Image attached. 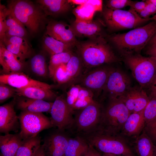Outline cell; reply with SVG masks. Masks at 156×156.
<instances>
[{"label":"cell","mask_w":156,"mask_h":156,"mask_svg":"<svg viewBox=\"0 0 156 156\" xmlns=\"http://www.w3.org/2000/svg\"><path fill=\"white\" fill-rule=\"evenodd\" d=\"M75 47L84 73L101 65L122 60L115 54L103 35L85 41H77Z\"/></svg>","instance_id":"1"},{"label":"cell","mask_w":156,"mask_h":156,"mask_svg":"<svg viewBox=\"0 0 156 156\" xmlns=\"http://www.w3.org/2000/svg\"><path fill=\"white\" fill-rule=\"evenodd\" d=\"M156 33V22L152 21L126 33L114 34L109 39L121 56L139 54Z\"/></svg>","instance_id":"2"},{"label":"cell","mask_w":156,"mask_h":156,"mask_svg":"<svg viewBox=\"0 0 156 156\" xmlns=\"http://www.w3.org/2000/svg\"><path fill=\"white\" fill-rule=\"evenodd\" d=\"M9 13L27 27L32 34L37 33L47 16L37 4L25 0L8 1Z\"/></svg>","instance_id":"3"},{"label":"cell","mask_w":156,"mask_h":156,"mask_svg":"<svg viewBox=\"0 0 156 156\" xmlns=\"http://www.w3.org/2000/svg\"><path fill=\"white\" fill-rule=\"evenodd\" d=\"M82 138L96 150L103 154L135 156L127 140L120 134L97 131Z\"/></svg>","instance_id":"4"},{"label":"cell","mask_w":156,"mask_h":156,"mask_svg":"<svg viewBox=\"0 0 156 156\" xmlns=\"http://www.w3.org/2000/svg\"><path fill=\"white\" fill-rule=\"evenodd\" d=\"M103 105L94 101L82 109L76 110L73 124L70 130L76 136L84 137L99 130Z\"/></svg>","instance_id":"5"},{"label":"cell","mask_w":156,"mask_h":156,"mask_svg":"<svg viewBox=\"0 0 156 156\" xmlns=\"http://www.w3.org/2000/svg\"><path fill=\"white\" fill-rule=\"evenodd\" d=\"M107 101L106 105H103L100 125L98 131L113 134H120L131 114L119 99Z\"/></svg>","instance_id":"6"},{"label":"cell","mask_w":156,"mask_h":156,"mask_svg":"<svg viewBox=\"0 0 156 156\" xmlns=\"http://www.w3.org/2000/svg\"><path fill=\"white\" fill-rule=\"evenodd\" d=\"M122 57V61L139 85L145 90L156 74V58L145 57L139 54Z\"/></svg>","instance_id":"7"},{"label":"cell","mask_w":156,"mask_h":156,"mask_svg":"<svg viewBox=\"0 0 156 156\" xmlns=\"http://www.w3.org/2000/svg\"><path fill=\"white\" fill-rule=\"evenodd\" d=\"M102 14L106 25L112 30L134 29L149 21L141 18L133 9L113 10L105 7Z\"/></svg>","instance_id":"8"},{"label":"cell","mask_w":156,"mask_h":156,"mask_svg":"<svg viewBox=\"0 0 156 156\" xmlns=\"http://www.w3.org/2000/svg\"><path fill=\"white\" fill-rule=\"evenodd\" d=\"M131 77L124 71L115 68L109 75L98 101L118 98L132 87Z\"/></svg>","instance_id":"9"},{"label":"cell","mask_w":156,"mask_h":156,"mask_svg":"<svg viewBox=\"0 0 156 156\" xmlns=\"http://www.w3.org/2000/svg\"><path fill=\"white\" fill-rule=\"evenodd\" d=\"M18 118L22 140L35 137L43 130L53 127L51 119L42 113L21 111Z\"/></svg>","instance_id":"10"},{"label":"cell","mask_w":156,"mask_h":156,"mask_svg":"<svg viewBox=\"0 0 156 156\" xmlns=\"http://www.w3.org/2000/svg\"><path fill=\"white\" fill-rule=\"evenodd\" d=\"M115 67L103 65L85 72L77 84L86 88L93 93L94 99L98 101L108 77Z\"/></svg>","instance_id":"11"},{"label":"cell","mask_w":156,"mask_h":156,"mask_svg":"<svg viewBox=\"0 0 156 156\" xmlns=\"http://www.w3.org/2000/svg\"><path fill=\"white\" fill-rule=\"evenodd\" d=\"M74 113L64 96H57L53 103L50 112V119L53 127H57L58 130L61 131L70 130L74 122Z\"/></svg>","instance_id":"12"},{"label":"cell","mask_w":156,"mask_h":156,"mask_svg":"<svg viewBox=\"0 0 156 156\" xmlns=\"http://www.w3.org/2000/svg\"><path fill=\"white\" fill-rule=\"evenodd\" d=\"M118 98L125 104L130 114L144 109L150 100L145 91L139 85L131 87Z\"/></svg>","instance_id":"13"},{"label":"cell","mask_w":156,"mask_h":156,"mask_svg":"<svg viewBox=\"0 0 156 156\" xmlns=\"http://www.w3.org/2000/svg\"><path fill=\"white\" fill-rule=\"evenodd\" d=\"M69 138L58 130L46 137L42 144L47 156H65Z\"/></svg>","instance_id":"14"},{"label":"cell","mask_w":156,"mask_h":156,"mask_svg":"<svg viewBox=\"0 0 156 156\" xmlns=\"http://www.w3.org/2000/svg\"><path fill=\"white\" fill-rule=\"evenodd\" d=\"M15 96L9 103L0 106V132L5 134L12 131L17 132L20 127L18 116L14 109Z\"/></svg>","instance_id":"15"},{"label":"cell","mask_w":156,"mask_h":156,"mask_svg":"<svg viewBox=\"0 0 156 156\" xmlns=\"http://www.w3.org/2000/svg\"><path fill=\"white\" fill-rule=\"evenodd\" d=\"M0 83L8 85L16 89H21L30 86H39L52 89L55 86L32 79L23 72L0 76Z\"/></svg>","instance_id":"16"},{"label":"cell","mask_w":156,"mask_h":156,"mask_svg":"<svg viewBox=\"0 0 156 156\" xmlns=\"http://www.w3.org/2000/svg\"><path fill=\"white\" fill-rule=\"evenodd\" d=\"M45 34L57 40L75 46L78 41L70 25L62 22L50 21L46 27Z\"/></svg>","instance_id":"17"},{"label":"cell","mask_w":156,"mask_h":156,"mask_svg":"<svg viewBox=\"0 0 156 156\" xmlns=\"http://www.w3.org/2000/svg\"><path fill=\"white\" fill-rule=\"evenodd\" d=\"M0 42L23 63H25V60L31 56V47L24 38L16 36L5 37Z\"/></svg>","instance_id":"18"},{"label":"cell","mask_w":156,"mask_h":156,"mask_svg":"<svg viewBox=\"0 0 156 156\" xmlns=\"http://www.w3.org/2000/svg\"><path fill=\"white\" fill-rule=\"evenodd\" d=\"M85 72L81 60L77 53H74L67 64L64 85L62 87L66 90L72 86L77 84Z\"/></svg>","instance_id":"19"},{"label":"cell","mask_w":156,"mask_h":156,"mask_svg":"<svg viewBox=\"0 0 156 156\" xmlns=\"http://www.w3.org/2000/svg\"><path fill=\"white\" fill-rule=\"evenodd\" d=\"M144 109L129 115L120 135L127 139L128 138L135 139L141 134L144 129L145 124L144 115Z\"/></svg>","instance_id":"20"},{"label":"cell","mask_w":156,"mask_h":156,"mask_svg":"<svg viewBox=\"0 0 156 156\" xmlns=\"http://www.w3.org/2000/svg\"><path fill=\"white\" fill-rule=\"evenodd\" d=\"M103 24L99 20L87 22L75 20L70 25L76 36L91 39L103 35Z\"/></svg>","instance_id":"21"},{"label":"cell","mask_w":156,"mask_h":156,"mask_svg":"<svg viewBox=\"0 0 156 156\" xmlns=\"http://www.w3.org/2000/svg\"><path fill=\"white\" fill-rule=\"evenodd\" d=\"M0 64L1 74L23 72L25 63L21 61L13 53L7 50L0 42Z\"/></svg>","instance_id":"22"},{"label":"cell","mask_w":156,"mask_h":156,"mask_svg":"<svg viewBox=\"0 0 156 156\" xmlns=\"http://www.w3.org/2000/svg\"><path fill=\"white\" fill-rule=\"evenodd\" d=\"M16 105L22 111L50 112L53 102L16 95Z\"/></svg>","instance_id":"23"},{"label":"cell","mask_w":156,"mask_h":156,"mask_svg":"<svg viewBox=\"0 0 156 156\" xmlns=\"http://www.w3.org/2000/svg\"><path fill=\"white\" fill-rule=\"evenodd\" d=\"M52 89L39 86H30L16 89V95L47 101H54L57 96Z\"/></svg>","instance_id":"24"},{"label":"cell","mask_w":156,"mask_h":156,"mask_svg":"<svg viewBox=\"0 0 156 156\" xmlns=\"http://www.w3.org/2000/svg\"><path fill=\"white\" fill-rule=\"evenodd\" d=\"M37 4L47 16H57L68 12L71 4L67 0H38Z\"/></svg>","instance_id":"25"},{"label":"cell","mask_w":156,"mask_h":156,"mask_svg":"<svg viewBox=\"0 0 156 156\" xmlns=\"http://www.w3.org/2000/svg\"><path fill=\"white\" fill-rule=\"evenodd\" d=\"M22 140L19 133L0 135V156H15Z\"/></svg>","instance_id":"26"},{"label":"cell","mask_w":156,"mask_h":156,"mask_svg":"<svg viewBox=\"0 0 156 156\" xmlns=\"http://www.w3.org/2000/svg\"><path fill=\"white\" fill-rule=\"evenodd\" d=\"M133 143L138 156H156V146L144 130L134 139Z\"/></svg>","instance_id":"27"},{"label":"cell","mask_w":156,"mask_h":156,"mask_svg":"<svg viewBox=\"0 0 156 156\" xmlns=\"http://www.w3.org/2000/svg\"><path fill=\"white\" fill-rule=\"evenodd\" d=\"M89 147L88 142L81 137L69 138L65 156H86Z\"/></svg>","instance_id":"28"},{"label":"cell","mask_w":156,"mask_h":156,"mask_svg":"<svg viewBox=\"0 0 156 156\" xmlns=\"http://www.w3.org/2000/svg\"><path fill=\"white\" fill-rule=\"evenodd\" d=\"M75 46L74 44L62 42L47 35L44 39L43 48L51 55L72 51Z\"/></svg>","instance_id":"29"},{"label":"cell","mask_w":156,"mask_h":156,"mask_svg":"<svg viewBox=\"0 0 156 156\" xmlns=\"http://www.w3.org/2000/svg\"><path fill=\"white\" fill-rule=\"evenodd\" d=\"M26 35L25 26L8 12L6 22L5 37L16 36L24 38Z\"/></svg>","instance_id":"30"},{"label":"cell","mask_w":156,"mask_h":156,"mask_svg":"<svg viewBox=\"0 0 156 156\" xmlns=\"http://www.w3.org/2000/svg\"><path fill=\"white\" fill-rule=\"evenodd\" d=\"M30 66L31 71L36 75L43 78L49 76L48 66L44 54L40 53L33 56L30 60Z\"/></svg>","instance_id":"31"},{"label":"cell","mask_w":156,"mask_h":156,"mask_svg":"<svg viewBox=\"0 0 156 156\" xmlns=\"http://www.w3.org/2000/svg\"><path fill=\"white\" fill-rule=\"evenodd\" d=\"M41 138L39 135L23 140L15 156H33L41 145Z\"/></svg>","instance_id":"32"},{"label":"cell","mask_w":156,"mask_h":156,"mask_svg":"<svg viewBox=\"0 0 156 156\" xmlns=\"http://www.w3.org/2000/svg\"><path fill=\"white\" fill-rule=\"evenodd\" d=\"M74 53L70 51L51 55L48 66L49 76L52 78L57 68L62 64H66Z\"/></svg>","instance_id":"33"},{"label":"cell","mask_w":156,"mask_h":156,"mask_svg":"<svg viewBox=\"0 0 156 156\" xmlns=\"http://www.w3.org/2000/svg\"><path fill=\"white\" fill-rule=\"evenodd\" d=\"M88 2L85 4L78 5L73 10V13L75 16V20L87 22L92 21L94 14L96 11Z\"/></svg>","instance_id":"34"},{"label":"cell","mask_w":156,"mask_h":156,"mask_svg":"<svg viewBox=\"0 0 156 156\" xmlns=\"http://www.w3.org/2000/svg\"><path fill=\"white\" fill-rule=\"evenodd\" d=\"M94 101L93 92L88 89L81 86L77 100L72 109L74 111L82 109Z\"/></svg>","instance_id":"35"},{"label":"cell","mask_w":156,"mask_h":156,"mask_svg":"<svg viewBox=\"0 0 156 156\" xmlns=\"http://www.w3.org/2000/svg\"><path fill=\"white\" fill-rule=\"evenodd\" d=\"M144 115L145 125L156 118V96L150 100L144 109Z\"/></svg>","instance_id":"36"},{"label":"cell","mask_w":156,"mask_h":156,"mask_svg":"<svg viewBox=\"0 0 156 156\" xmlns=\"http://www.w3.org/2000/svg\"><path fill=\"white\" fill-rule=\"evenodd\" d=\"M16 88L6 84L0 83V103H2L16 96Z\"/></svg>","instance_id":"37"},{"label":"cell","mask_w":156,"mask_h":156,"mask_svg":"<svg viewBox=\"0 0 156 156\" xmlns=\"http://www.w3.org/2000/svg\"><path fill=\"white\" fill-rule=\"evenodd\" d=\"M81 88V86L79 84L73 85L70 87L66 92V101L68 104L72 109L77 100Z\"/></svg>","instance_id":"38"},{"label":"cell","mask_w":156,"mask_h":156,"mask_svg":"<svg viewBox=\"0 0 156 156\" xmlns=\"http://www.w3.org/2000/svg\"><path fill=\"white\" fill-rule=\"evenodd\" d=\"M8 14L7 7L0 4V40H2L5 36L6 18Z\"/></svg>","instance_id":"39"},{"label":"cell","mask_w":156,"mask_h":156,"mask_svg":"<svg viewBox=\"0 0 156 156\" xmlns=\"http://www.w3.org/2000/svg\"><path fill=\"white\" fill-rule=\"evenodd\" d=\"M132 1L130 0H109L107 1L105 7L113 10H121L130 6Z\"/></svg>","instance_id":"40"},{"label":"cell","mask_w":156,"mask_h":156,"mask_svg":"<svg viewBox=\"0 0 156 156\" xmlns=\"http://www.w3.org/2000/svg\"><path fill=\"white\" fill-rule=\"evenodd\" d=\"M144 130L154 143L156 140V118L145 124Z\"/></svg>","instance_id":"41"},{"label":"cell","mask_w":156,"mask_h":156,"mask_svg":"<svg viewBox=\"0 0 156 156\" xmlns=\"http://www.w3.org/2000/svg\"><path fill=\"white\" fill-rule=\"evenodd\" d=\"M145 1L147 3L145 8L139 14L141 18L148 19L151 15L156 14V7L146 0Z\"/></svg>","instance_id":"42"},{"label":"cell","mask_w":156,"mask_h":156,"mask_svg":"<svg viewBox=\"0 0 156 156\" xmlns=\"http://www.w3.org/2000/svg\"><path fill=\"white\" fill-rule=\"evenodd\" d=\"M144 90L150 99L156 96V74L148 87Z\"/></svg>","instance_id":"43"},{"label":"cell","mask_w":156,"mask_h":156,"mask_svg":"<svg viewBox=\"0 0 156 156\" xmlns=\"http://www.w3.org/2000/svg\"><path fill=\"white\" fill-rule=\"evenodd\" d=\"M147 4L145 1H132L129 6L130 8H132L137 13H139L145 8Z\"/></svg>","instance_id":"44"},{"label":"cell","mask_w":156,"mask_h":156,"mask_svg":"<svg viewBox=\"0 0 156 156\" xmlns=\"http://www.w3.org/2000/svg\"><path fill=\"white\" fill-rule=\"evenodd\" d=\"M86 156H104L103 155H101L98 151L96 150L93 146L90 145V147L88 151Z\"/></svg>","instance_id":"45"},{"label":"cell","mask_w":156,"mask_h":156,"mask_svg":"<svg viewBox=\"0 0 156 156\" xmlns=\"http://www.w3.org/2000/svg\"><path fill=\"white\" fill-rule=\"evenodd\" d=\"M146 54L149 56L156 58V46L147 48Z\"/></svg>","instance_id":"46"},{"label":"cell","mask_w":156,"mask_h":156,"mask_svg":"<svg viewBox=\"0 0 156 156\" xmlns=\"http://www.w3.org/2000/svg\"><path fill=\"white\" fill-rule=\"evenodd\" d=\"M33 156H47L42 145H41Z\"/></svg>","instance_id":"47"},{"label":"cell","mask_w":156,"mask_h":156,"mask_svg":"<svg viewBox=\"0 0 156 156\" xmlns=\"http://www.w3.org/2000/svg\"><path fill=\"white\" fill-rule=\"evenodd\" d=\"M88 0H68V1L70 3L73 4L82 5L86 4Z\"/></svg>","instance_id":"48"},{"label":"cell","mask_w":156,"mask_h":156,"mask_svg":"<svg viewBox=\"0 0 156 156\" xmlns=\"http://www.w3.org/2000/svg\"><path fill=\"white\" fill-rule=\"evenodd\" d=\"M156 46V33L152 37L148 43L147 48Z\"/></svg>","instance_id":"49"},{"label":"cell","mask_w":156,"mask_h":156,"mask_svg":"<svg viewBox=\"0 0 156 156\" xmlns=\"http://www.w3.org/2000/svg\"><path fill=\"white\" fill-rule=\"evenodd\" d=\"M149 21H153L156 22V14L153 15L152 17L149 18Z\"/></svg>","instance_id":"50"},{"label":"cell","mask_w":156,"mask_h":156,"mask_svg":"<svg viewBox=\"0 0 156 156\" xmlns=\"http://www.w3.org/2000/svg\"><path fill=\"white\" fill-rule=\"evenodd\" d=\"M104 156H126L123 155H116L110 154H103Z\"/></svg>","instance_id":"51"},{"label":"cell","mask_w":156,"mask_h":156,"mask_svg":"<svg viewBox=\"0 0 156 156\" xmlns=\"http://www.w3.org/2000/svg\"><path fill=\"white\" fill-rule=\"evenodd\" d=\"M146 1L152 3L156 7V0H147Z\"/></svg>","instance_id":"52"},{"label":"cell","mask_w":156,"mask_h":156,"mask_svg":"<svg viewBox=\"0 0 156 156\" xmlns=\"http://www.w3.org/2000/svg\"><path fill=\"white\" fill-rule=\"evenodd\" d=\"M154 144L156 146V140L155 141L154 143Z\"/></svg>","instance_id":"53"}]
</instances>
